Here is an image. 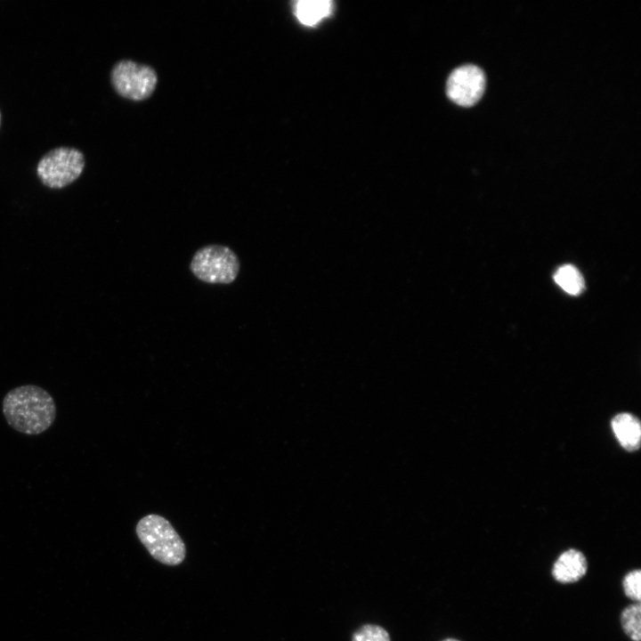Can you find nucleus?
<instances>
[{
    "instance_id": "1",
    "label": "nucleus",
    "mask_w": 641,
    "mask_h": 641,
    "mask_svg": "<svg viewBox=\"0 0 641 641\" xmlns=\"http://www.w3.org/2000/svg\"><path fill=\"white\" fill-rule=\"evenodd\" d=\"M3 414L17 432L36 435L46 431L56 418V404L44 388L24 385L10 390L4 397Z\"/></svg>"
},
{
    "instance_id": "2",
    "label": "nucleus",
    "mask_w": 641,
    "mask_h": 641,
    "mask_svg": "<svg viewBox=\"0 0 641 641\" xmlns=\"http://www.w3.org/2000/svg\"><path fill=\"white\" fill-rule=\"evenodd\" d=\"M135 532L150 555L158 562L175 566L184 560L185 544L165 517L156 514L143 516L137 523Z\"/></svg>"
},
{
    "instance_id": "3",
    "label": "nucleus",
    "mask_w": 641,
    "mask_h": 641,
    "mask_svg": "<svg viewBox=\"0 0 641 641\" xmlns=\"http://www.w3.org/2000/svg\"><path fill=\"white\" fill-rule=\"evenodd\" d=\"M239 260L228 247L208 245L196 251L191 271L199 280L209 284H230L239 272Z\"/></svg>"
},
{
    "instance_id": "4",
    "label": "nucleus",
    "mask_w": 641,
    "mask_h": 641,
    "mask_svg": "<svg viewBox=\"0 0 641 641\" xmlns=\"http://www.w3.org/2000/svg\"><path fill=\"white\" fill-rule=\"evenodd\" d=\"M85 165V155L81 150L72 147H58L40 158L37 174L46 187L62 189L80 176Z\"/></svg>"
},
{
    "instance_id": "5",
    "label": "nucleus",
    "mask_w": 641,
    "mask_h": 641,
    "mask_svg": "<svg viewBox=\"0 0 641 641\" xmlns=\"http://www.w3.org/2000/svg\"><path fill=\"white\" fill-rule=\"evenodd\" d=\"M158 81V74L152 67L128 59L117 61L110 70V83L115 92L134 101L150 98Z\"/></svg>"
},
{
    "instance_id": "6",
    "label": "nucleus",
    "mask_w": 641,
    "mask_h": 641,
    "mask_svg": "<svg viewBox=\"0 0 641 641\" xmlns=\"http://www.w3.org/2000/svg\"><path fill=\"white\" fill-rule=\"evenodd\" d=\"M485 88V75L477 66L467 64L454 69L447 80L446 93L455 103L469 107L482 97Z\"/></svg>"
},
{
    "instance_id": "7",
    "label": "nucleus",
    "mask_w": 641,
    "mask_h": 641,
    "mask_svg": "<svg viewBox=\"0 0 641 641\" xmlns=\"http://www.w3.org/2000/svg\"><path fill=\"white\" fill-rule=\"evenodd\" d=\"M588 561L582 552L575 548L564 551L555 561L551 574L560 583H573L585 576Z\"/></svg>"
},
{
    "instance_id": "8",
    "label": "nucleus",
    "mask_w": 641,
    "mask_h": 641,
    "mask_svg": "<svg viewBox=\"0 0 641 641\" xmlns=\"http://www.w3.org/2000/svg\"><path fill=\"white\" fill-rule=\"evenodd\" d=\"M613 431L621 443L628 450L638 449L641 438V426L639 420L630 413H621L612 420Z\"/></svg>"
},
{
    "instance_id": "9",
    "label": "nucleus",
    "mask_w": 641,
    "mask_h": 641,
    "mask_svg": "<svg viewBox=\"0 0 641 641\" xmlns=\"http://www.w3.org/2000/svg\"><path fill=\"white\" fill-rule=\"evenodd\" d=\"M332 12V2L329 0H301L295 7L298 20L305 26H314Z\"/></svg>"
},
{
    "instance_id": "10",
    "label": "nucleus",
    "mask_w": 641,
    "mask_h": 641,
    "mask_svg": "<svg viewBox=\"0 0 641 641\" xmlns=\"http://www.w3.org/2000/svg\"><path fill=\"white\" fill-rule=\"evenodd\" d=\"M554 280L560 288L572 296L580 294L584 289L582 275L571 264H565L557 269Z\"/></svg>"
},
{
    "instance_id": "11",
    "label": "nucleus",
    "mask_w": 641,
    "mask_h": 641,
    "mask_svg": "<svg viewBox=\"0 0 641 641\" xmlns=\"http://www.w3.org/2000/svg\"><path fill=\"white\" fill-rule=\"evenodd\" d=\"M621 625L624 633L633 641L641 640V604L628 605L621 613Z\"/></svg>"
},
{
    "instance_id": "12",
    "label": "nucleus",
    "mask_w": 641,
    "mask_h": 641,
    "mask_svg": "<svg viewBox=\"0 0 641 641\" xmlns=\"http://www.w3.org/2000/svg\"><path fill=\"white\" fill-rule=\"evenodd\" d=\"M352 641H391V637L383 627L368 623L353 632Z\"/></svg>"
},
{
    "instance_id": "13",
    "label": "nucleus",
    "mask_w": 641,
    "mask_h": 641,
    "mask_svg": "<svg viewBox=\"0 0 641 641\" xmlns=\"http://www.w3.org/2000/svg\"><path fill=\"white\" fill-rule=\"evenodd\" d=\"M641 571L639 569L629 571L622 580V588L626 596L639 603L641 600L640 588Z\"/></svg>"
},
{
    "instance_id": "14",
    "label": "nucleus",
    "mask_w": 641,
    "mask_h": 641,
    "mask_svg": "<svg viewBox=\"0 0 641 641\" xmlns=\"http://www.w3.org/2000/svg\"><path fill=\"white\" fill-rule=\"evenodd\" d=\"M442 641H460V640L452 638V637H448V638L442 639Z\"/></svg>"
},
{
    "instance_id": "15",
    "label": "nucleus",
    "mask_w": 641,
    "mask_h": 641,
    "mask_svg": "<svg viewBox=\"0 0 641 641\" xmlns=\"http://www.w3.org/2000/svg\"><path fill=\"white\" fill-rule=\"evenodd\" d=\"M0 126H1V111H0Z\"/></svg>"
}]
</instances>
